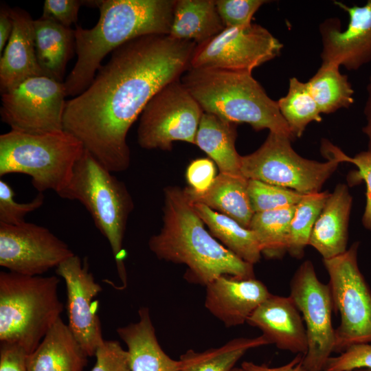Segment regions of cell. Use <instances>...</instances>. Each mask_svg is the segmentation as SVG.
Listing matches in <instances>:
<instances>
[{"label": "cell", "mask_w": 371, "mask_h": 371, "mask_svg": "<svg viewBox=\"0 0 371 371\" xmlns=\"http://www.w3.org/2000/svg\"><path fill=\"white\" fill-rule=\"evenodd\" d=\"M15 193L8 183L0 180V223L10 225H21L25 221V216L40 208L44 203L43 192L30 202L19 203L15 200Z\"/></svg>", "instance_id": "e575fe53"}, {"label": "cell", "mask_w": 371, "mask_h": 371, "mask_svg": "<svg viewBox=\"0 0 371 371\" xmlns=\"http://www.w3.org/2000/svg\"><path fill=\"white\" fill-rule=\"evenodd\" d=\"M200 218L208 227L211 234L224 246L245 262H259L262 254L255 233L233 218L212 210L201 203H192Z\"/></svg>", "instance_id": "4316f807"}, {"label": "cell", "mask_w": 371, "mask_h": 371, "mask_svg": "<svg viewBox=\"0 0 371 371\" xmlns=\"http://www.w3.org/2000/svg\"><path fill=\"white\" fill-rule=\"evenodd\" d=\"M84 150L64 130L43 134L10 130L0 135V176L24 174L38 192L53 190L58 194L69 183Z\"/></svg>", "instance_id": "52a82bcc"}, {"label": "cell", "mask_w": 371, "mask_h": 371, "mask_svg": "<svg viewBox=\"0 0 371 371\" xmlns=\"http://www.w3.org/2000/svg\"><path fill=\"white\" fill-rule=\"evenodd\" d=\"M56 276L0 272V342L16 344L29 355L60 317Z\"/></svg>", "instance_id": "5b68a950"}, {"label": "cell", "mask_w": 371, "mask_h": 371, "mask_svg": "<svg viewBox=\"0 0 371 371\" xmlns=\"http://www.w3.org/2000/svg\"><path fill=\"white\" fill-rule=\"evenodd\" d=\"M10 8L1 4L0 9V52L2 53L8 42L13 29Z\"/></svg>", "instance_id": "7bdbcfd3"}, {"label": "cell", "mask_w": 371, "mask_h": 371, "mask_svg": "<svg viewBox=\"0 0 371 371\" xmlns=\"http://www.w3.org/2000/svg\"><path fill=\"white\" fill-rule=\"evenodd\" d=\"M367 99L363 109L366 122L362 128V131L368 139V150L371 151V74L367 85Z\"/></svg>", "instance_id": "ee69618b"}, {"label": "cell", "mask_w": 371, "mask_h": 371, "mask_svg": "<svg viewBox=\"0 0 371 371\" xmlns=\"http://www.w3.org/2000/svg\"><path fill=\"white\" fill-rule=\"evenodd\" d=\"M176 0H100L93 27L74 29L77 60L64 81L67 96L75 97L93 81L104 57L124 43L150 34L169 35Z\"/></svg>", "instance_id": "7a4b0ae2"}, {"label": "cell", "mask_w": 371, "mask_h": 371, "mask_svg": "<svg viewBox=\"0 0 371 371\" xmlns=\"http://www.w3.org/2000/svg\"><path fill=\"white\" fill-rule=\"evenodd\" d=\"M248 194L254 213L295 206L302 194L293 190L258 180H248Z\"/></svg>", "instance_id": "d6a6232c"}, {"label": "cell", "mask_w": 371, "mask_h": 371, "mask_svg": "<svg viewBox=\"0 0 371 371\" xmlns=\"http://www.w3.org/2000/svg\"><path fill=\"white\" fill-rule=\"evenodd\" d=\"M334 3L349 16L347 27L341 30L339 19L324 20L319 27L322 48V64L343 66L356 71L371 62V0L361 6Z\"/></svg>", "instance_id": "2e32d148"}, {"label": "cell", "mask_w": 371, "mask_h": 371, "mask_svg": "<svg viewBox=\"0 0 371 371\" xmlns=\"http://www.w3.org/2000/svg\"><path fill=\"white\" fill-rule=\"evenodd\" d=\"M248 180L243 175L219 173L211 186L203 192L190 187L183 190L191 203H201L249 227L254 214L248 194Z\"/></svg>", "instance_id": "603a6c76"}, {"label": "cell", "mask_w": 371, "mask_h": 371, "mask_svg": "<svg viewBox=\"0 0 371 371\" xmlns=\"http://www.w3.org/2000/svg\"><path fill=\"white\" fill-rule=\"evenodd\" d=\"M74 255L67 243L43 226L0 223V265L8 271L41 276Z\"/></svg>", "instance_id": "5bb4252c"}, {"label": "cell", "mask_w": 371, "mask_h": 371, "mask_svg": "<svg viewBox=\"0 0 371 371\" xmlns=\"http://www.w3.org/2000/svg\"><path fill=\"white\" fill-rule=\"evenodd\" d=\"M371 369V344L352 346L337 357H330L323 371Z\"/></svg>", "instance_id": "74e56055"}, {"label": "cell", "mask_w": 371, "mask_h": 371, "mask_svg": "<svg viewBox=\"0 0 371 371\" xmlns=\"http://www.w3.org/2000/svg\"><path fill=\"white\" fill-rule=\"evenodd\" d=\"M203 110L181 80L165 86L143 110L137 128L139 145L170 150L175 141L195 144Z\"/></svg>", "instance_id": "30bf717a"}, {"label": "cell", "mask_w": 371, "mask_h": 371, "mask_svg": "<svg viewBox=\"0 0 371 371\" xmlns=\"http://www.w3.org/2000/svg\"><path fill=\"white\" fill-rule=\"evenodd\" d=\"M237 125L214 114L202 113L195 144L217 164L221 173L241 174V156L235 146Z\"/></svg>", "instance_id": "484cf974"}, {"label": "cell", "mask_w": 371, "mask_h": 371, "mask_svg": "<svg viewBox=\"0 0 371 371\" xmlns=\"http://www.w3.org/2000/svg\"><path fill=\"white\" fill-rule=\"evenodd\" d=\"M268 344L269 341L262 335L254 338L239 337L203 352L188 350L179 361L182 371H231L249 350Z\"/></svg>", "instance_id": "83f0119b"}, {"label": "cell", "mask_w": 371, "mask_h": 371, "mask_svg": "<svg viewBox=\"0 0 371 371\" xmlns=\"http://www.w3.org/2000/svg\"><path fill=\"white\" fill-rule=\"evenodd\" d=\"M352 204L348 186L337 184L315 221L308 243L323 260L336 257L347 250Z\"/></svg>", "instance_id": "ffe728a7"}, {"label": "cell", "mask_w": 371, "mask_h": 371, "mask_svg": "<svg viewBox=\"0 0 371 371\" xmlns=\"http://www.w3.org/2000/svg\"><path fill=\"white\" fill-rule=\"evenodd\" d=\"M56 273L66 285L67 325L88 357H94L104 341L94 300L102 288L89 271L87 260L82 261L76 254L57 267Z\"/></svg>", "instance_id": "9a60e30c"}, {"label": "cell", "mask_w": 371, "mask_h": 371, "mask_svg": "<svg viewBox=\"0 0 371 371\" xmlns=\"http://www.w3.org/2000/svg\"><path fill=\"white\" fill-rule=\"evenodd\" d=\"M359 242L336 257L323 260L328 273L334 310L340 323L335 329L334 352L371 344V291L358 265Z\"/></svg>", "instance_id": "9c48e42d"}, {"label": "cell", "mask_w": 371, "mask_h": 371, "mask_svg": "<svg viewBox=\"0 0 371 371\" xmlns=\"http://www.w3.org/2000/svg\"><path fill=\"white\" fill-rule=\"evenodd\" d=\"M277 102L293 138L300 137L311 122L322 120L307 83L295 77L289 79L287 93Z\"/></svg>", "instance_id": "4dcf8cb0"}, {"label": "cell", "mask_w": 371, "mask_h": 371, "mask_svg": "<svg viewBox=\"0 0 371 371\" xmlns=\"http://www.w3.org/2000/svg\"><path fill=\"white\" fill-rule=\"evenodd\" d=\"M349 371H371V369L368 368H359V369H355Z\"/></svg>", "instance_id": "f6af8a7d"}, {"label": "cell", "mask_w": 371, "mask_h": 371, "mask_svg": "<svg viewBox=\"0 0 371 371\" xmlns=\"http://www.w3.org/2000/svg\"><path fill=\"white\" fill-rule=\"evenodd\" d=\"M37 60L45 75L64 82L66 66L76 52L74 30L40 17L34 20Z\"/></svg>", "instance_id": "cb8c5ba5"}, {"label": "cell", "mask_w": 371, "mask_h": 371, "mask_svg": "<svg viewBox=\"0 0 371 371\" xmlns=\"http://www.w3.org/2000/svg\"><path fill=\"white\" fill-rule=\"evenodd\" d=\"M295 206L254 213L249 229L256 234L261 254L268 259L282 258L287 252L290 225Z\"/></svg>", "instance_id": "f546056e"}, {"label": "cell", "mask_w": 371, "mask_h": 371, "mask_svg": "<svg viewBox=\"0 0 371 371\" xmlns=\"http://www.w3.org/2000/svg\"><path fill=\"white\" fill-rule=\"evenodd\" d=\"M289 137L269 132L254 153L241 156L240 172L247 179L293 190L302 194L321 192L340 162L328 157L324 162L298 155Z\"/></svg>", "instance_id": "ba28073f"}, {"label": "cell", "mask_w": 371, "mask_h": 371, "mask_svg": "<svg viewBox=\"0 0 371 371\" xmlns=\"http://www.w3.org/2000/svg\"><path fill=\"white\" fill-rule=\"evenodd\" d=\"M205 306L226 327L243 324L270 295L267 286L254 278L220 276L206 286Z\"/></svg>", "instance_id": "e0dca14e"}, {"label": "cell", "mask_w": 371, "mask_h": 371, "mask_svg": "<svg viewBox=\"0 0 371 371\" xmlns=\"http://www.w3.org/2000/svg\"><path fill=\"white\" fill-rule=\"evenodd\" d=\"M225 26L214 0H176L169 36L201 45Z\"/></svg>", "instance_id": "d4e9b609"}, {"label": "cell", "mask_w": 371, "mask_h": 371, "mask_svg": "<svg viewBox=\"0 0 371 371\" xmlns=\"http://www.w3.org/2000/svg\"><path fill=\"white\" fill-rule=\"evenodd\" d=\"M138 315L137 322L116 329L126 345L131 371H182L179 361L171 359L159 344L149 309L142 307Z\"/></svg>", "instance_id": "7402d4cb"}, {"label": "cell", "mask_w": 371, "mask_h": 371, "mask_svg": "<svg viewBox=\"0 0 371 371\" xmlns=\"http://www.w3.org/2000/svg\"><path fill=\"white\" fill-rule=\"evenodd\" d=\"M181 81L203 112L238 124L247 123L257 131L268 129L294 139L277 101L251 73L190 67Z\"/></svg>", "instance_id": "277c9868"}, {"label": "cell", "mask_w": 371, "mask_h": 371, "mask_svg": "<svg viewBox=\"0 0 371 371\" xmlns=\"http://www.w3.org/2000/svg\"><path fill=\"white\" fill-rule=\"evenodd\" d=\"M196 47L164 34L120 46L89 87L67 100L64 131L110 172L125 170L131 161L130 128L153 97L190 68Z\"/></svg>", "instance_id": "6da1fadb"}, {"label": "cell", "mask_w": 371, "mask_h": 371, "mask_svg": "<svg viewBox=\"0 0 371 371\" xmlns=\"http://www.w3.org/2000/svg\"><path fill=\"white\" fill-rule=\"evenodd\" d=\"M321 150L327 158H334L340 163L348 162L357 168L358 170L352 175V181L355 183L363 181L366 183V202L361 222L366 229L371 231V151H361L354 157H350L326 139L322 141Z\"/></svg>", "instance_id": "836d02e7"}, {"label": "cell", "mask_w": 371, "mask_h": 371, "mask_svg": "<svg viewBox=\"0 0 371 371\" xmlns=\"http://www.w3.org/2000/svg\"><path fill=\"white\" fill-rule=\"evenodd\" d=\"M82 5H84V1L45 0L41 17L71 27L78 21V12Z\"/></svg>", "instance_id": "f35d334b"}, {"label": "cell", "mask_w": 371, "mask_h": 371, "mask_svg": "<svg viewBox=\"0 0 371 371\" xmlns=\"http://www.w3.org/2000/svg\"><path fill=\"white\" fill-rule=\"evenodd\" d=\"M27 355L16 344L1 343L0 371H27Z\"/></svg>", "instance_id": "60d3db41"}, {"label": "cell", "mask_w": 371, "mask_h": 371, "mask_svg": "<svg viewBox=\"0 0 371 371\" xmlns=\"http://www.w3.org/2000/svg\"><path fill=\"white\" fill-rule=\"evenodd\" d=\"M85 149L76 162L67 185L58 194L81 203L95 227L109 242L123 287L127 284L123 240L133 208L125 185Z\"/></svg>", "instance_id": "8992f818"}, {"label": "cell", "mask_w": 371, "mask_h": 371, "mask_svg": "<svg viewBox=\"0 0 371 371\" xmlns=\"http://www.w3.org/2000/svg\"><path fill=\"white\" fill-rule=\"evenodd\" d=\"M215 167L207 158L192 161L186 170V179L190 188L196 192L207 190L215 179Z\"/></svg>", "instance_id": "ab89813d"}, {"label": "cell", "mask_w": 371, "mask_h": 371, "mask_svg": "<svg viewBox=\"0 0 371 371\" xmlns=\"http://www.w3.org/2000/svg\"><path fill=\"white\" fill-rule=\"evenodd\" d=\"M329 194L328 191L304 194L295 205L287 248L292 257L297 259L303 257L315 221Z\"/></svg>", "instance_id": "1f68e13d"}, {"label": "cell", "mask_w": 371, "mask_h": 371, "mask_svg": "<svg viewBox=\"0 0 371 371\" xmlns=\"http://www.w3.org/2000/svg\"><path fill=\"white\" fill-rule=\"evenodd\" d=\"M304 355L297 354L287 363L279 367H269L266 364L258 365L251 361H244L241 367L246 371H307L304 366Z\"/></svg>", "instance_id": "b9f144b4"}, {"label": "cell", "mask_w": 371, "mask_h": 371, "mask_svg": "<svg viewBox=\"0 0 371 371\" xmlns=\"http://www.w3.org/2000/svg\"><path fill=\"white\" fill-rule=\"evenodd\" d=\"M88 355L60 317L27 357V371H82Z\"/></svg>", "instance_id": "44dd1931"}, {"label": "cell", "mask_w": 371, "mask_h": 371, "mask_svg": "<svg viewBox=\"0 0 371 371\" xmlns=\"http://www.w3.org/2000/svg\"><path fill=\"white\" fill-rule=\"evenodd\" d=\"M290 289L289 296L302 315L306 331L304 366L307 371H323L335 347L330 286L318 279L312 262L305 260L293 275Z\"/></svg>", "instance_id": "8fae6325"}, {"label": "cell", "mask_w": 371, "mask_h": 371, "mask_svg": "<svg viewBox=\"0 0 371 371\" xmlns=\"http://www.w3.org/2000/svg\"><path fill=\"white\" fill-rule=\"evenodd\" d=\"M203 223L183 190L167 188L163 227L150 238L149 248L160 260L186 265L185 279L192 284L205 286L222 276L254 278V265L219 243Z\"/></svg>", "instance_id": "3957f363"}, {"label": "cell", "mask_w": 371, "mask_h": 371, "mask_svg": "<svg viewBox=\"0 0 371 371\" xmlns=\"http://www.w3.org/2000/svg\"><path fill=\"white\" fill-rule=\"evenodd\" d=\"M271 344L293 353L305 355L308 339L302 315L289 297L270 294L247 319Z\"/></svg>", "instance_id": "ac0fdd59"}, {"label": "cell", "mask_w": 371, "mask_h": 371, "mask_svg": "<svg viewBox=\"0 0 371 371\" xmlns=\"http://www.w3.org/2000/svg\"><path fill=\"white\" fill-rule=\"evenodd\" d=\"M231 371H246L242 367L241 368H234Z\"/></svg>", "instance_id": "bcb514c9"}, {"label": "cell", "mask_w": 371, "mask_h": 371, "mask_svg": "<svg viewBox=\"0 0 371 371\" xmlns=\"http://www.w3.org/2000/svg\"><path fill=\"white\" fill-rule=\"evenodd\" d=\"M66 97L64 82L45 76L30 78L1 93V120L27 133L63 131Z\"/></svg>", "instance_id": "7c38bea8"}, {"label": "cell", "mask_w": 371, "mask_h": 371, "mask_svg": "<svg viewBox=\"0 0 371 371\" xmlns=\"http://www.w3.org/2000/svg\"><path fill=\"white\" fill-rule=\"evenodd\" d=\"M10 11L13 29L0 58L1 93L30 78L45 76L37 60L34 19L20 8H10Z\"/></svg>", "instance_id": "d6986e66"}, {"label": "cell", "mask_w": 371, "mask_h": 371, "mask_svg": "<svg viewBox=\"0 0 371 371\" xmlns=\"http://www.w3.org/2000/svg\"><path fill=\"white\" fill-rule=\"evenodd\" d=\"M306 83L321 113H333L354 103L355 91L337 65L322 63Z\"/></svg>", "instance_id": "f1b7e54d"}, {"label": "cell", "mask_w": 371, "mask_h": 371, "mask_svg": "<svg viewBox=\"0 0 371 371\" xmlns=\"http://www.w3.org/2000/svg\"><path fill=\"white\" fill-rule=\"evenodd\" d=\"M282 43L260 25L225 27L196 45L191 68H216L252 73L254 68L278 56Z\"/></svg>", "instance_id": "4fadbf2b"}, {"label": "cell", "mask_w": 371, "mask_h": 371, "mask_svg": "<svg viewBox=\"0 0 371 371\" xmlns=\"http://www.w3.org/2000/svg\"><path fill=\"white\" fill-rule=\"evenodd\" d=\"M216 8L225 27L250 24L254 14L268 1L216 0Z\"/></svg>", "instance_id": "d590c367"}, {"label": "cell", "mask_w": 371, "mask_h": 371, "mask_svg": "<svg viewBox=\"0 0 371 371\" xmlns=\"http://www.w3.org/2000/svg\"><path fill=\"white\" fill-rule=\"evenodd\" d=\"M91 371H131L127 350L115 340H104L97 349Z\"/></svg>", "instance_id": "8d00e7d4"}]
</instances>
